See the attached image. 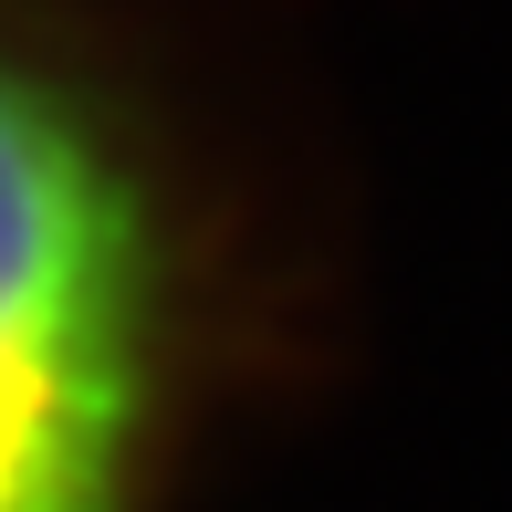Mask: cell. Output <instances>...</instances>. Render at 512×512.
<instances>
[{
    "instance_id": "1",
    "label": "cell",
    "mask_w": 512,
    "mask_h": 512,
    "mask_svg": "<svg viewBox=\"0 0 512 512\" xmlns=\"http://www.w3.org/2000/svg\"><path fill=\"white\" fill-rule=\"evenodd\" d=\"M262 209L178 53L0 0V512H178L272 324Z\"/></svg>"
}]
</instances>
